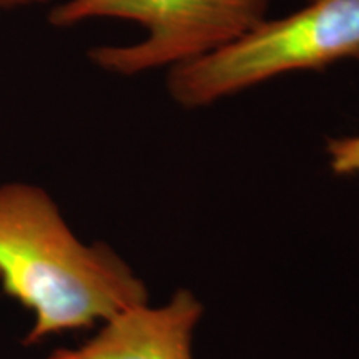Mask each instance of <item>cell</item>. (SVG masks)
<instances>
[{"mask_svg": "<svg viewBox=\"0 0 359 359\" xmlns=\"http://www.w3.org/2000/svg\"><path fill=\"white\" fill-rule=\"evenodd\" d=\"M359 60V0H309L280 20L259 22L233 42L173 67L168 87L185 107L208 105L276 75Z\"/></svg>", "mask_w": 359, "mask_h": 359, "instance_id": "7a4b0ae2", "label": "cell"}, {"mask_svg": "<svg viewBox=\"0 0 359 359\" xmlns=\"http://www.w3.org/2000/svg\"><path fill=\"white\" fill-rule=\"evenodd\" d=\"M0 283L34 314L25 346L148 302L145 285L118 255L83 245L48 193L29 183L0 185Z\"/></svg>", "mask_w": 359, "mask_h": 359, "instance_id": "6da1fadb", "label": "cell"}, {"mask_svg": "<svg viewBox=\"0 0 359 359\" xmlns=\"http://www.w3.org/2000/svg\"><path fill=\"white\" fill-rule=\"evenodd\" d=\"M48 0H0V11H11V8L34 6V4H45Z\"/></svg>", "mask_w": 359, "mask_h": 359, "instance_id": "8992f818", "label": "cell"}, {"mask_svg": "<svg viewBox=\"0 0 359 359\" xmlns=\"http://www.w3.org/2000/svg\"><path fill=\"white\" fill-rule=\"evenodd\" d=\"M269 0H70L50 12L52 25L72 27L95 17L133 20L148 37L128 47H98L102 69L133 75L182 65L217 50L264 19Z\"/></svg>", "mask_w": 359, "mask_h": 359, "instance_id": "3957f363", "label": "cell"}, {"mask_svg": "<svg viewBox=\"0 0 359 359\" xmlns=\"http://www.w3.org/2000/svg\"><path fill=\"white\" fill-rule=\"evenodd\" d=\"M331 170L336 175L359 173V135L358 137L338 138L327 145Z\"/></svg>", "mask_w": 359, "mask_h": 359, "instance_id": "5b68a950", "label": "cell"}, {"mask_svg": "<svg viewBox=\"0 0 359 359\" xmlns=\"http://www.w3.org/2000/svg\"><path fill=\"white\" fill-rule=\"evenodd\" d=\"M201 313L198 299L182 290L163 306L125 309L79 348L57 349L47 359H193L191 338Z\"/></svg>", "mask_w": 359, "mask_h": 359, "instance_id": "277c9868", "label": "cell"}]
</instances>
